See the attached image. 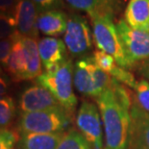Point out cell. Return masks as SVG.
I'll return each mask as SVG.
<instances>
[{"label": "cell", "mask_w": 149, "mask_h": 149, "mask_svg": "<svg viewBox=\"0 0 149 149\" xmlns=\"http://www.w3.org/2000/svg\"><path fill=\"white\" fill-rule=\"evenodd\" d=\"M95 100L103 120L105 149H127L133 102L129 91L116 80Z\"/></svg>", "instance_id": "obj_1"}, {"label": "cell", "mask_w": 149, "mask_h": 149, "mask_svg": "<svg viewBox=\"0 0 149 149\" xmlns=\"http://www.w3.org/2000/svg\"><path fill=\"white\" fill-rule=\"evenodd\" d=\"M74 65L71 59L49 70H44L36 78V84L47 88L59 103L69 113H73L77 106V97L73 91Z\"/></svg>", "instance_id": "obj_2"}, {"label": "cell", "mask_w": 149, "mask_h": 149, "mask_svg": "<svg viewBox=\"0 0 149 149\" xmlns=\"http://www.w3.org/2000/svg\"><path fill=\"white\" fill-rule=\"evenodd\" d=\"M91 20L93 40L97 48L112 56L118 66L130 68L117 33L116 24L113 23L111 13H98L91 17Z\"/></svg>", "instance_id": "obj_3"}, {"label": "cell", "mask_w": 149, "mask_h": 149, "mask_svg": "<svg viewBox=\"0 0 149 149\" xmlns=\"http://www.w3.org/2000/svg\"><path fill=\"white\" fill-rule=\"evenodd\" d=\"M72 113L65 108L40 111V112L21 113L18 131L19 134L26 133H61L70 129Z\"/></svg>", "instance_id": "obj_4"}, {"label": "cell", "mask_w": 149, "mask_h": 149, "mask_svg": "<svg viewBox=\"0 0 149 149\" xmlns=\"http://www.w3.org/2000/svg\"><path fill=\"white\" fill-rule=\"evenodd\" d=\"M116 29L130 68L149 59V32L133 29L124 19L117 22Z\"/></svg>", "instance_id": "obj_5"}, {"label": "cell", "mask_w": 149, "mask_h": 149, "mask_svg": "<svg viewBox=\"0 0 149 149\" xmlns=\"http://www.w3.org/2000/svg\"><path fill=\"white\" fill-rule=\"evenodd\" d=\"M64 42L69 54L77 58L84 57L93 48L91 28L87 19L80 15H70L68 18Z\"/></svg>", "instance_id": "obj_6"}, {"label": "cell", "mask_w": 149, "mask_h": 149, "mask_svg": "<svg viewBox=\"0 0 149 149\" xmlns=\"http://www.w3.org/2000/svg\"><path fill=\"white\" fill-rule=\"evenodd\" d=\"M100 112L97 105L83 101L76 116V127L93 149H104Z\"/></svg>", "instance_id": "obj_7"}, {"label": "cell", "mask_w": 149, "mask_h": 149, "mask_svg": "<svg viewBox=\"0 0 149 149\" xmlns=\"http://www.w3.org/2000/svg\"><path fill=\"white\" fill-rule=\"evenodd\" d=\"M127 149H149V113L138 105L135 99L130 108Z\"/></svg>", "instance_id": "obj_8"}, {"label": "cell", "mask_w": 149, "mask_h": 149, "mask_svg": "<svg viewBox=\"0 0 149 149\" xmlns=\"http://www.w3.org/2000/svg\"><path fill=\"white\" fill-rule=\"evenodd\" d=\"M64 108L50 91L40 85H34L21 93L19 109L22 113Z\"/></svg>", "instance_id": "obj_9"}, {"label": "cell", "mask_w": 149, "mask_h": 149, "mask_svg": "<svg viewBox=\"0 0 149 149\" xmlns=\"http://www.w3.org/2000/svg\"><path fill=\"white\" fill-rule=\"evenodd\" d=\"M39 10L31 0H19L15 9L14 17L17 22V32L23 37L38 39L37 21Z\"/></svg>", "instance_id": "obj_10"}, {"label": "cell", "mask_w": 149, "mask_h": 149, "mask_svg": "<svg viewBox=\"0 0 149 149\" xmlns=\"http://www.w3.org/2000/svg\"><path fill=\"white\" fill-rule=\"evenodd\" d=\"M38 47L44 70H49L68 59L65 44L59 38H42L38 42Z\"/></svg>", "instance_id": "obj_11"}, {"label": "cell", "mask_w": 149, "mask_h": 149, "mask_svg": "<svg viewBox=\"0 0 149 149\" xmlns=\"http://www.w3.org/2000/svg\"><path fill=\"white\" fill-rule=\"evenodd\" d=\"M90 64V57L80 59L75 63L73 70V85L78 93L83 94L84 96L96 99L98 93L91 71Z\"/></svg>", "instance_id": "obj_12"}, {"label": "cell", "mask_w": 149, "mask_h": 149, "mask_svg": "<svg viewBox=\"0 0 149 149\" xmlns=\"http://www.w3.org/2000/svg\"><path fill=\"white\" fill-rule=\"evenodd\" d=\"M68 18L64 12L57 9L42 12L38 17V30L45 36L59 37L65 33Z\"/></svg>", "instance_id": "obj_13"}, {"label": "cell", "mask_w": 149, "mask_h": 149, "mask_svg": "<svg viewBox=\"0 0 149 149\" xmlns=\"http://www.w3.org/2000/svg\"><path fill=\"white\" fill-rule=\"evenodd\" d=\"M13 38H14V45L6 71L9 72L14 81L27 80L29 62L26 51L22 45L20 35L15 32L13 35Z\"/></svg>", "instance_id": "obj_14"}, {"label": "cell", "mask_w": 149, "mask_h": 149, "mask_svg": "<svg viewBox=\"0 0 149 149\" xmlns=\"http://www.w3.org/2000/svg\"><path fill=\"white\" fill-rule=\"evenodd\" d=\"M124 20L133 29L149 32V0H129Z\"/></svg>", "instance_id": "obj_15"}, {"label": "cell", "mask_w": 149, "mask_h": 149, "mask_svg": "<svg viewBox=\"0 0 149 149\" xmlns=\"http://www.w3.org/2000/svg\"><path fill=\"white\" fill-rule=\"evenodd\" d=\"M65 132L61 133H26L20 134L18 141L19 149H57Z\"/></svg>", "instance_id": "obj_16"}, {"label": "cell", "mask_w": 149, "mask_h": 149, "mask_svg": "<svg viewBox=\"0 0 149 149\" xmlns=\"http://www.w3.org/2000/svg\"><path fill=\"white\" fill-rule=\"evenodd\" d=\"M20 40L23 45L25 51H26L28 62V73H27V80L37 78L42 73V61L39 53V47H38V42L35 39L32 38L23 37L20 35Z\"/></svg>", "instance_id": "obj_17"}, {"label": "cell", "mask_w": 149, "mask_h": 149, "mask_svg": "<svg viewBox=\"0 0 149 149\" xmlns=\"http://www.w3.org/2000/svg\"><path fill=\"white\" fill-rule=\"evenodd\" d=\"M69 7L74 10L85 12L93 17L95 14L102 12H110L107 10L108 4L104 0H65Z\"/></svg>", "instance_id": "obj_18"}, {"label": "cell", "mask_w": 149, "mask_h": 149, "mask_svg": "<svg viewBox=\"0 0 149 149\" xmlns=\"http://www.w3.org/2000/svg\"><path fill=\"white\" fill-rule=\"evenodd\" d=\"M17 115V106L11 96L0 97V129H10Z\"/></svg>", "instance_id": "obj_19"}, {"label": "cell", "mask_w": 149, "mask_h": 149, "mask_svg": "<svg viewBox=\"0 0 149 149\" xmlns=\"http://www.w3.org/2000/svg\"><path fill=\"white\" fill-rule=\"evenodd\" d=\"M57 149H93L90 143L74 128L68 129L65 132L64 139Z\"/></svg>", "instance_id": "obj_20"}, {"label": "cell", "mask_w": 149, "mask_h": 149, "mask_svg": "<svg viewBox=\"0 0 149 149\" xmlns=\"http://www.w3.org/2000/svg\"><path fill=\"white\" fill-rule=\"evenodd\" d=\"M91 58L97 68H99L101 70L105 71L108 74L112 73V71L116 66V60L109 54L100 51V50L94 51Z\"/></svg>", "instance_id": "obj_21"}, {"label": "cell", "mask_w": 149, "mask_h": 149, "mask_svg": "<svg viewBox=\"0 0 149 149\" xmlns=\"http://www.w3.org/2000/svg\"><path fill=\"white\" fill-rule=\"evenodd\" d=\"M135 91V101L142 110L149 113V82L145 79H141V81L137 82Z\"/></svg>", "instance_id": "obj_22"}, {"label": "cell", "mask_w": 149, "mask_h": 149, "mask_svg": "<svg viewBox=\"0 0 149 149\" xmlns=\"http://www.w3.org/2000/svg\"><path fill=\"white\" fill-rule=\"evenodd\" d=\"M17 32L15 18L11 14L0 13V40L12 37Z\"/></svg>", "instance_id": "obj_23"}, {"label": "cell", "mask_w": 149, "mask_h": 149, "mask_svg": "<svg viewBox=\"0 0 149 149\" xmlns=\"http://www.w3.org/2000/svg\"><path fill=\"white\" fill-rule=\"evenodd\" d=\"M19 137L17 129H0V149H14Z\"/></svg>", "instance_id": "obj_24"}, {"label": "cell", "mask_w": 149, "mask_h": 149, "mask_svg": "<svg viewBox=\"0 0 149 149\" xmlns=\"http://www.w3.org/2000/svg\"><path fill=\"white\" fill-rule=\"evenodd\" d=\"M113 79H116L120 84H123L125 86H128L129 88H132L135 90L137 81L131 72H129L126 68H123L121 66H116V68L112 71L110 74Z\"/></svg>", "instance_id": "obj_25"}, {"label": "cell", "mask_w": 149, "mask_h": 149, "mask_svg": "<svg viewBox=\"0 0 149 149\" xmlns=\"http://www.w3.org/2000/svg\"><path fill=\"white\" fill-rule=\"evenodd\" d=\"M13 45H14L13 36L0 40V65L5 70L8 68V63L13 50Z\"/></svg>", "instance_id": "obj_26"}, {"label": "cell", "mask_w": 149, "mask_h": 149, "mask_svg": "<svg viewBox=\"0 0 149 149\" xmlns=\"http://www.w3.org/2000/svg\"><path fill=\"white\" fill-rule=\"evenodd\" d=\"M31 1L36 5L40 13L54 10L56 7L61 5V0H31Z\"/></svg>", "instance_id": "obj_27"}, {"label": "cell", "mask_w": 149, "mask_h": 149, "mask_svg": "<svg viewBox=\"0 0 149 149\" xmlns=\"http://www.w3.org/2000/svg\"><path fill=\"white\" fill-rule=\"evenodd\" d=\"M19 0H0V13H6L14 15L15 9Z\"/></svg>", "instance_id": "obj_28"}, {"label": "cell", "mask_w": 149, "mask_h": 149, "mask_svg": "<svg viewBox=\"0 0 149 149\" xmlns=\"http://www.w3.org/2000/svg\"><path fill=\"white\" fill-rule=\"evenodd\" d=\"M9 87H10V84H9L8 79H6L4 76H1L0 77V97L6 95L9 91Z\"/></svg>", "instance_id": "obj_29"}, {"label": "cell", "mask_w": 149, "mask_h": 149, "mask_svg": "<svg viewBox=\"0 0 149 149\" xmlns=\"http://www.w3.org/2000/svg\"><path fill=\"white\" fill-rule=\"evenodd\" d=\"M139 73H141L143 77L149 81V59L146 61L142 62V64L139 66Z\"/></svg>", "instance_id": "obj_30"}, {"label": "cell", "mask_w": 149, "mask_h": 149, "mask_svg": "<svg viewBox=\"0 0 149 149\" xmlns=\"http://www.w3.org/2000/svg\"><path fill=\"white\" fill-rule=\"evenodd\" d=\"M1 76H4V71H3V68L1 66V65H0V77Z\"/></svg>", "instance_id": "obj_31"}, {"label": "cell", "mask_w": 149, "mask_h": 149, "mask_svg": "<svg viewBox=\"0 0 149 149\" xmlns=\"http://www.w3.org/2000/svg\"><path fill=\"white\" fill-rule=\"evenodd\" d=\"M104 1H105V2L107 3V4L109 5V3H110V1H111V0H104Z\"/></svg>", "instance_id": "obj_32"}]
</instances>
